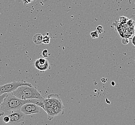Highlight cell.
I'll use <instances>...</instances> for the list:
<instances>
[{
  "label": "cell",
  "mask_w": 135,
  "mask_h": 125,
  "mask_svg": "<svg viewBox=\"0 0 135 125\" xmlns=\"http://www.w3.org/2000/svg\"><path fill=\"white\" fill-rule=\"evenodd\" d=\"M44 99H33L23 100L15 97L11 93H8L6 98L4 99L2 103L0 105V110L4 113L12 111L20 110L24 104L29 103L36 104L44 109Z\"/></svg>",
  "instance_id": "obj_1"
},
{
  "label": "cell",
  "mask_w": 135,
  "mask_h": 125,
  "mask_svg": "<svg viewBox=\"0 0 135 125\" xmlns=\"http://www.w3.org/2000/svg\"><path fill=\"white\" fill-rule=\"evenodd\" d=\"M11 93L18 99L23 100L28 99H44L36 87L26 85L20 86Z\"/></svg>",
  "instance_id": "obj_2"
},
{
  "label": "cell",
  "mask_w": 135,
  "mask_h": 125,
  "mask_svg": "<svg viewBox=\"0 0 135 125\" xmlns=\"http://www.w3.org/2000/svg\"><path fill=\"white\" fill-rule=\"evenodd\" d=\"M23 85L32 86L31 83L23 81L12 82L5 85H0V96L6 93H12L16 90L18 87Z\"/></svg>",
  "instance_id": "obj_3"
},
{
  "label": "cell",
  "mask_w": 135,
  "mask_h": 125,
  "mask_svg": "<svg viewBox=\"0 0 135 125\" xmlns=\"http://www.w3.org/2000/svg\"><path fill=\"white\" fill-rule=\"evenodd\" d=\"M62 102L59 95L56 94H49L46 98L43 100L44 110L46 107L54 108L57 105Z\"/></svg>",
  "instance_id": "obj_4"
},
{
  "label": "cell",
  "mask_w": 135,
  "mask_h": 125,
  "mask_svg": "<svg viewBox=\"0 0 135 125\" xmlns=\"http://www.w3.org/2000/svg\"><path fill=\"white\" fill-rule=\"evenodd\" d=\"M11 112V114L8 115L10 118V121L8 124L16 125L22 122L25 119V115L20 110L12 111Z\"/></svg>",
  "instance_id": "obj_5"
},
{
  "label": "cell",
  "mask_w": 135,
  "mask_h": 125,
  "mask_svg": "<svg viewBox=\"0 0 135 125\" xmlns=\"http://www.w3.org/2000/svg\"><path fill=\"white\" fill-rule=\"evenodd\" d=\"M40 108L36 104L29 103L24 104L20 110L25 115H28L39 113Z\"/></svg>",
  "instance_id": "obj_6"
},
{
  "label": "cell",
  "mask_w": 135,
  "mask_h": 125,
  "mask_svg": "<svg viewBox=\"0 0 135 125\" xmlns=\"http://www.w3.org/2000/svg\"><path fill=\"white\" fill-rule=\"evenodd\" d=\"M33 65L41 73L51 69L49 61L45 58H39L37 59L34 61Z\"/></svg>",
  "instance_id": "obj_7"
},
{
  "label": "cell",
  "mask_w": 135,
  "mask_h": 125,
  "mask_svg": "<svg viewBox=\"0 0 135 125\" xmlns=\"http://www.w3.org/2000/svg\"><path fill=\"white\" fill-rule=\"evenodd\" d=\"M64 108H65V107L62 102L59 103L58 105H57L54 108L55 114V116L64 114Z\"/></svg>",
  "instance_id": "obj_8"
},
{
  "label": "cell",
  "mask_w": 135,
  "mask_h": 125,
  "mask_svg": "<svg viewBox=\"0 0 135 125\" xmlns=\"http://www.w3.org/2000/svg\"><path fill=\"white\" fill-rule=\"evenodd\" d=\"M44 110H45L46 111V112L48 114V119L49 120H50V121L52 120L55 116V114L54 108L46 107V108H44Z\"/></svg>",
  "instance_id": "obj_9"
},
{
  "label": "cell",
  "mask_w": 135,
  "mask_h": 125,
  "mask_svg": "<svg viewBox=\"0 0 135 125\" xmlns=\"http://www.w3.org/2000/svg\"><path fill=\"white\" fill-rule=\"evenodd\" d=\"M43 38L42 34L39 33L36 34L33 37V41L35 44L39 45L42 43Z\"/></svg>",
  "instance_id": "obj_10"
},
{
  "label": "cell",
  "mask_w": 135,
  "mask_h": 125,
  "mask_svg": "<svg viewBox=\"0 0 135 125\" xmlns=\"http://www.w3.org/2000/svg\"><path fill=\"white\" fill-rule=\"evenodd\" d=\"M128 20V19L127 17H126L125 16H123L120 17L119 22L121 24H124L125 23H127Z\"/></svg>",
  "instance_id": "obj_11"
},
{
  "label": "cell",
  "mask_w": 135,
  "mask_h": 125,
  "mask_svg": "<svg viewBox=\"0 0 135 125\" xmlns=\"http://www.w3.org/2000/svg\"><path fill=\"white\" fill-rule=\"evenodd\" d=\"M50 37L48 35H47L45 37H43L42 43L45 44H49L50 41Z\"/></svg>",
  "instance_id": "obj_12"
},
{
  "label": "cell",
  "mask_w": 135,
  "mask_h": 125,
  "mask_svg": "<svg viewBox=\"0 0 135 125\" xmlns=\"http://www.w3.org/2000/svg\"><path fill=\"white\" fill-rule=\"evenodd\" d=\"M135 22L133 19L128 20L127 22V25L130 27H135Z\"/></svg>",
  "instance_id": "obj_13"
},
{
  "label": "cell",
  "mask_w": 135,
  "mask_h": 125,
  "mask_svg": "<svg viewBox=\"0 0 135 125\" xmlns=\"http://www.w3.org/2000/svg\"><path fill=\"white\" fill-rule=\"evenodd\" d=\"M92 38H97L99 37V34L97 32V31H93L90 34Z\"/></svg>",
  "instance_id": "obj_14"
},
{
  "label": "cell",
  "mask_w": 135,
  "mask_h": 125,
  "mask_svg": "<svg viewBox=\"0 0 135 125\" xmlns=\"http://www.w3.org/2000/svg\"><path fill=\"white\" fill-rule=\"evenodd\" d=\"M99 34H101L104 31V29L103 28V26H98L97 27H96V30Z\"/></svg>",
  "instance_id": "obj_15"
},
{
  "label": "cell",
  "mask_w": 135,
  "mask_h": 125,
  "mask_svg": "<svg viewBox=\"0 0 135 125\" xmlns=\"http://www.w3.org/2000/svg\"><path fill=\"white\" fill-rule=\"evenodd\" d=\"M42 55L44 58H47L49 56V54H48V51L47 49L44 50L42 52Z\"/></svg>",
  "instance_id": "obj_16"
},
{
  "label": "cell",
  "mask_w": 135,
  "mask_h": 125,
  "mask_svg": "<svg viewBox=\"0 0 135 125\" xmlns=\"http://www.w3.org/2000/svg\"><path fill=\"white\" fill-rule=\"evenodd\" d=\"M7 94H8V93H6L3 94L1 96H0V105L1 103H2L4 99L6 98V96L7 95Z\"/></svg>",
  "instance_id": "obj_17"
},
{
  "label": "cell",
  "mask_w": 135,
  "mask_h": 125,
  "mask_svg": "<svg viewBox=\"0 0 135 125\" xmlns=\"http://www.w3.org/2000/svg\"><path fill=\"white\" fill-rule=\"evenodd\" d=\"M3 121H4V122L5 123H6V124H8L9 122V121H10L9 117L8 115L5 116V117H4V118H3Z\"/></svg>",
  "instance_id": "obj_18"
},
{
  "label": "cell",
  "mask_w": 135,
  "mask_h": 125,
  "mask_svg": "<svg viewBox=\"0 0 135 125\" xmlns=\"http://www.w3.org/2000/svg\"><path fill=\"white\" fill-rule=\"evenodd\" d=\"M132 44L135 46V36L132 38Z\"/></svg>",
  "instance_id": "obj_19"
},
{
  "label": "cell",
  "mask_w": 135,
  "mask_h": 125,
  "mask_svg": "<svg viewBox=\"0 0 135 125\" xmlns=\"http://www.w3.org/2000/svg\"><path fill=\"white\" fill-rule=\"evenodd\" d=\"M4 114V113L3 112L1 111V110H0V117H1V116L3 115Z\"/></svg>",
  "instance_id": "obj_20"
}]
</instances>
